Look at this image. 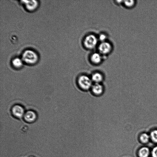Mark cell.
I'll list each match as a JSON object with an SVG mask.
<instances>
[{
	"instance_id": "4",
	"label": "cell",
	"mask_w": 157,
	"mask_h": 157,
	"mask_svg": "<svg viewBox=\"0 0 157 157\" xmlns=\"http://www.w3.org/2000/svg\"><path fill=\"white\" fill-rule=\"evenodd\" d=\"M11 112L14 117L18 118L23 117L25 113L24 108L19 105H14L11 109Z\"/></svg>"
},
{
	"instance_id": "14",
	"label": "cell",
	"mask_w": 157,
	"mask_h": 157,
	"mask_svg": "<svg viewBox=\"0 0 157 157\" xmlns=\"http://www.w3.org/2000/svg\"><path fill=\"white\" fill-rule=\"evenodd\" d=\"M136 1L135 0L125 1L124 2L125 6L128 8L133 7L136 5Z\"/></svg>"
},
{
	"instance_id": "8",
	"label": "cell",
	"mask_w": 157,
	"mask_h": 157,
	"mask_svg": "<svg viewBox=\"0 0 157 157\" xmlns=\"http://www.w3.org/2000/svg\"><path fill=\"white\" fill-rule=\"evenodd\" d=\"M91 89L93 93L96 95L101 94L104 90L103 86L100 83H94Z\"/></svg>"
},
{
	"instance_id": "11",
	"label": "cell",
	"mask_w": 157,
	"mask_h": 157,
	"mask_svg": "<svg viewBox=\"0 0 157 157\" xmlns=\"http://www.w3.org/2000/svg\"><path fill=\"white\" fill-rule=\"evenodd\" d=\"M101 57L100 55L98 53H93L91 57L92 62L95 64L99 63L101 61Z\"/></svg>"
},
{
	"instance_id": "13",
	"label": "cell",
	"mask_w": 157,
	"mask_h": 157,
	"mask_svg": "<svg viewBox=\"0 0 157 157\" xmlns=\"http://www.w3.org/2000/svg\"><path fill=\"white\" fill-rule=\"evenodd\" d=\"M150 136L146 133H144L142 134L140 136V139L141 141L143 143H147L149 140Z\"/></svg>"
},
{
	"instance_id": "7",
	"label": "cell",
	"mask_w": 157,
	"mask_h": 157,
	"mask_svg": "<svg viewBox=\"0 0 157 157\" xmlns=\"http://www.w3.org/2000/svg\"><path fill=\"white\" fill-rule=\"evenodd\" d=\"M112 47L108 42L105 41L102 42L99 45L98 50L100 52L103 54H106L111 51Z\"/></svg>"
},
{
	"instance_id": "9",
	"label": "cell",
	"mask_w": 157,
	"mask_h": 157,
	"mask_svg": "<svg viewBox=\"0 0 157 157\" xmlns=\"http://www.w3.org/2000/svg\"><path fill=\"white\" fill-rule=\"evenodd\" d=\"M91 78L93 82L95 83H100L103 80V77L101 74L96 72L92 75Z\"/></svg>"
},
{
	"instance_id": "15",
	"label": "cell",
	"mask_w": 157,
	"mask_h": 157,
	"mask_svg": "<svg viewBox=\"0 0 157 157\" xmlns=\"http://www.w3.org/2000/svg\"><path fill=\"white\" fill-rule=\"evenodd\" d=\"M150 136L152 141L157 143V130L152 131L151 132Z\"/></svg>"
},
{
	"instance_id": "6",
	"label": "cell",
	"mask_w": 157,
	"mask_h": 157,
	"mask_svg": "<svg viewBox=\"0 0 157 157\" xmlns=\"http://www.w3.org/2000/svg\"><path fill=\"white\" fill-rule=\"evenodd\" d=\"M37 117L36 114L32 110H29L25 112L23 116L24 120L26 122L29 123L34 122Z\"/></svg>"
},
{
	"instance_id": "16",
	"label": "cell",
	"mask_w": 157,
	"mask_h": 157,
	"mask_svg": "<svg viewBox=\"0 0 157 157\" xmlns=\"http://www.w3.org/2000/svg\"><path fill=\"white\" fill-rule=\"evenodd\" d=\"M151 154L153 157H157V146L153 149Z\"/></svg>"
},
{
	"instance_id": "5",
	"label": "cell",
	"mask_w": 157,
	"mask_h": 157,
	"mask_svg": "<svg viewBox=\"0 0 157 157\" xmlns=\"http://www.w3.org/2000/svg\"><path fill=\"white\" fill-rule=\"evenodd\" d=\"M21 2L24 5L26 9L30 11L35 10L38 6L37 1L32 0H21Z\"/></svg>"
},
{
	"instance_id": "3",
	"label": "cell",
	"mask_w": 157,
	"mask_h": 157,
	"mask_svg": "<svg viewBox=\"0 0 157 157\" xmlns=\"http://www.w3.org/2000/svg\"><path fill=\"white\" fill-rule=\"evenodd\" d=\"M98 43V39L94 35H90L85 38L84 42L85 46L87 48L92 49L94 48Z\"/></svg>"
},
{
	"instance_id": "17",
	"label": "cell",
	"mask_w": 157,
	"mask_h": 157,
	"mask_svg": "<svg viewBox=\"0 0 157 157\" xmlns=\"http://www.w3.org/2000/svg\"><path fill=\"white\" fill-rule=\"evenodd\" d=\"M106 36L104 34H101L99 36V39L102 42H104L106 38Z\"/></svg>"
},
{
	"instance_id": "12",
	"label": "cell",
	"mask_w": 157,
	"mask_h": 157,
	"mask_svg": "<svg viewBox=\"0 0 157 157\" xmlns=\"http://www.w3.org/2000/svg\"><path fill=\"white\" fill-rule=\"evenodd\" d=\"M150 151L148 148L144 147L139 151V154L140 157H147L149 155Z\"/></svg>"
},
{
	"instance_id": "10",
	"label": "cell",
	"mask_w": 157,
	"mask_h": 157,
	"mask_svg": "<svg viewBox=\"0 0 157 157\" xmlns=\"http://www.w3.org/2000/svg\"><path fill=\"white\" fill-rule=\"evenodd\" d=\"M23 63L21 58L18 57L14 58L11 61L12 66L16 69H19L21 68L23 65Z\"/></svg>"
},
{
	"instance_id": "2",
	"label": "cell",
	"mask_w": 157,
	"mask_h": 157,
	"mask_svg": "<svg viewBox=\"0 0 157 157\" xmlns=\"http://www.w3.org/2000/svg\"><path fill=\"white\" fill-rule=\"evenodd\" d=\"M93 82L91 78L85 75L80 76L78 80L79 86L82 89L85 90H88L91 88L93 85Z\"/></svg>"
},
{
	"instance_id": "1",
	"label": "cell",
	"mask_w": 157,
	"mask_h": 157,
	"mask_svg": "<svg viewBox=\"0 0 157 157\" xmlns=\"http://www.w3.org/2000/svg\"><path fill=\"white\" fill-rule=\"evenodd\" d=\"M21 59L23 62L27 64L36 63L38 60L37 54L34 51L30 49L25 50L22 54Z\"/></svg>"
}]
</instances>
